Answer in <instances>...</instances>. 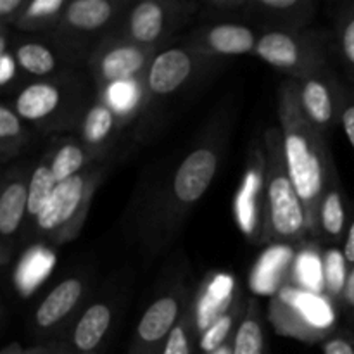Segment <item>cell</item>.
Instances as JSON below:
<instances>
[{
  "label": "cell",
  "instance_id": "cell-1",
  "mask_svg": "<svg viewBox=\"0 0 354 354\" xmlns=\"http://www.w3.org/2000/svg\"><path fill=\"white\" fill-rule=\"evenodd\" d=\"M279 120L287 171L304 204L308 230L318 237V213L325 189L337 173L325 135L310 123L299 102L297 80H286L279 88Z\"/></svg>",
  "mask_w": 354,
  "mask_h": 354
},
{
  "label": "cell",
  "instance_id": "cell-2",
  "mask_svg": "<svg viewBox=\"0 0 354 354\" xmlns=\"http://www.w3.org/2000/svg\"><path fill=\"white\" fill-rule=\"evenodd\" d=\"M220 159V138L199 142L182 159L145 221V239L152 248L165 244L178 230L183 218L199 204L216 178Z\"/></svg>",
  "mask_w": 354,
  "mask_h": 354
},
{
  "label": "cell",
  "instance_id": "cell-3",
  "mask_svg": "<svg viewBox=\"0 0 354 354\" xmlns=\"http://www.w3.org/2000/svg\"><path fill=\"white\" fill-rule=\"evenodd\" d=\"M308 230L304 204L287 171L282 131L265 133V227L263 239L283 244L303 241Z\"/></svg>",
  "mask_w": 354,
  "mask_h": 354
},
{
  "label": "cell",
  "instance_id": "cell-4",
  "mask_svg": "<svg viewBox=\"0 0 354 354\" xmlns=\"http://www.w3.org/2000/svg\"><path fill=\"white\" fill-rule=\"evenodd\" d=\"M85 104V83L76 76L61 75L21 86L12 100V109L24 124L37 130L59 131L82 123Z\"/></svg>",
  "mask_w": 354,
  "mask_h": 354
},
{
  "label": "cell",
  "instance_id": "cell-5",
  "mask_svg": "<svg viewBox=\"0 0 354 354\" xmlns=\"http://www.w3.org/2000/svg\"><path fill=\"white\" fill-rule=\"evenodd\" d=\"M104 175L106 166L99 162L59 183L47 206L33 221L35 237L48 244H66L73 241L83 228L93 194Z\"/></svg>",
  "mask_w": 354,
  "mask_h": 354
},
{
  "label": "cell",
  "instance_id": "cell-6",
  "mask_svg": "<svg viewBox=\"0 0 354 354\" xmlns=\"http://www.w3.org/2000/svg\"><path fill=\"white\" fill-rule=\"evenodd\" d=\"M330 37L310 30H266L258 37L254 54L266 64L306 80L327 71Z\"/></svg>",
  "mask_w": 354,
  "mask_h": 354
},
{
  "label": "cell",
  "instance_id": "cell-7",
  "mask_svg": "<svg viewBox=\"0 0 354 354\" xmlns=\"http://www.w3.org/2000/svg\"><path fill=\"white\" fill-rule=\"evenodd\" d=\"M156 54V48L137 44L118 31L107 33L88 57L97 92L106 93L111 86L133 82L137 76L144 78Z\"/></svg>",
  "mask_w": 354,
  "mask_h": 354
},
{
  "label": "cell",
  "instance_id": "cell-8",
  "mask_svg": "<svg viewBox=\"0 0 354 354\" xmlns=\"http://www.w3.org/2000/svg\"><path fill=\"white\" fill-rule=\"evenodd\" d=\"M270 310L273 324L282 334L308 342L325 341L332 334L327 306L306 290L286 286L273 297Z\"/></svg>",
  "mask_w": 354,
  "mask_h": 354
},
{
  "label": "cell",
  "instance_id": "cell-9",
  "mask_svg": "<svg viewBox=\"0 0 354 354\" xmlns=\"http://www.w3.org/2000/svg\"><path fill=\"white\" fill-rule=\"evenodd\" d=\"M192 303V294L185 286L175 287L152 301L135 328L128 354H161L169 334Z\"/></svg>",
  "mask_w": 354,
  "mask_h": 354
},
{
  "label": "cell",
  "instance_id": "cell-10",
  "mask_svg": "<svg viewBox=\"0 0 354 354\" xmlns=\"http://www.w3.org/2000/svg\"><path fill=\"white\" fill-rule=\"evenodd\" d=\"M196 9L197 3L194 2L144 0L131 7L124 31H118V33L145 47L156 48L173 31L178 30Z\"/></svg>",
  "mask_w": 354,
  "mask_h": 354
},
{
  "label": "cell",
  "instance_id": "cell-11",
  "mask_svg": "<svg viewBox=\"0 0 354 354\" xmlns=\"http://www.w3.org/2000/svg\"><path fill=\"white\" fill-rule=\"evenodd\" d=\"M206 59V55L190 50L183 44L159 50L144 76L145 107L149 109L154 102H162L175 95L196 76Z\"/></svg>",
  "mask_w": 354,
  "mask_h": 354
},
{
  "label": "cell",
  "instance_id": "cell-12",
  "mask_svg": "<svg viewBox=\"0 0 354 354\" xmlns=\"http://www.w3.org/2000/svg\"><path fill=\"white\" fill-rule=\"evenodd\" d=\"M123 2L113 0H73L62 14L61 24L50 35L82 55H88L83 48V41L90 40L93 35L107 30L116 19Z\"/></svg>",
  "mask_w": 354,
  "mask_h": 354
},
{
  "label": "cell",
  "instance_id": "cell-13",
  "mask_svg": "<svg viewBox=\"0 0 354 354\" xmlns=\"http://www.w3.org/2000/svg\"><path fill=\"white\" fill-rule=\"evenodd\" d=\"M299 102L304 114L317 130L327 137L337 124L346 99V86L327 69L324 73L299 80Z\"/></svg>",
  "mask_w": 354,
  "mask_h": 354
},
{
  "label": "cell",
  "instance_id": "cell-14",
  "mask_svg": "<svg viewBox=\"0 0 354 354\" xmlns=\"http://www.w3.org/2000/svg\"><path fill=\"white\" fill-rule=\"evenodd\" d=\"M12 54L21 71L38 80L66 75V69L75 66L83 57L54 37L21 40L16 47L12 45Z\"/></svg>",
  "mask_w": 354,
  "mask_h": 354
},
{
  "label": "cell",
  "instance_id": "cell-15",
  "mask_svg": "<svg viewBox=\"0 0 354 354\" xmlns=\"http://www.w3.org/2000/svg\"><path fill=\"white\" fill-rule=\"evenodd\" d=\"M258 37L248 24L225 21L192 31L183 45L201 55H244L256 50Z\"/></svg>",
  "mask_w": 354,
  "mask_h": 354
},
{
  "label": "cell",
  "instance_id": "cell-16",
  "mask_svg": "<svg viewBox=\"0 0 354 354\" xmlns=\"http://www.w3.org/2000/svg\"><path fill=\"white\" fill-rule=\"evenodd\" d=\"M30 178L24 168H12L2 180L0 194V235H2V265L9 261L16 237L28 216Z\"/></svg>",
  "mask_w": 354,
  "mask_h": 354
},
{
  "label": "cell",
  "instance_id": "cell-17",
  "mask_svg": "<svg viewBox=\"0 0 354 354\" xmlns=\"http://www.w3.org/2000/svg\"><path fill=\"white\" fill-rule=\"evenodd\" d=\"M121 128V118L111 102L104 97L86 107L85 116L80 123V140L95 161H102L104 156L116 140Z\"/></svg>",
  "mask_w": 354,
  "mask_h": 354
},
{
  "label": "cell",
  "instance_id": "cell-18",
  "mask_svg": "<svg viewBox=\"0 0 354 354\" xmlns=\"http://www.w3.org/2000/svg\"><path fill=\"white\" fill-rule=\"evenodd\" d=\"M85 282L80 277H68L61 280L41 299L35 311V327L38 332H50L64 324L73 311L80 306L85 296Z\"/></svg>",
  "mask_w": 354,
  "mask_h": 354
},
{
  "label": "cell",
  "instance_id": "cell-19",
  "mask_svg": "<svg viewBox=\"0 0 354 354\" xmlns=\"http://www.w3.org/2000/svg\"><path fill=\"white\" fill-rule=\"evenodd\" d=\"M315 10L313 0H251L245 16L259 17L268 30H304Z\"/></svg>",
  "mask_w": 354,
  "mask_h": 354
},
{
  "label": "cell",
  "instance_id": "cell-20",
  "mask_svg": "<svg viewBox=\"0 0 354 354\" xmlns=\"http://www.w3.org/2000/svg\"><path fill=\"white\" fill-rule=\"evenodd\" d=\"M348 227L346 197L342 192L341 180L335 173L322 197L320 213H318V237H322L328 244H339L348 232Z\"/></svg>",
  "mask_w": 354,
  "mask_h": 354
},
{
  "label": "cell",
  "instance_id": "cell-21",
  "mask_svg": "<svg viewBox=\"0 0 354 354\" xmlns=\"http://www.w3.org/2000/svg\"><path fill=\"white\" fill-rule=\"evenodd\" d=\"M113 322V310L107 303H93L86 308L73 328L71 344L78 353H92L102 344Z\"/></svg>",
  "mask_w": 354,
  "mask_h": 354
},
{
  "label": "cell",
  "instance_id": "cell-22",
  "mask_svg": "<svg viewBox=\"0 0 354 354\" xmlns=\"http://www.w3.org/2000/svg\"><path fill=\"white\" fill-rule=\"evenodd\" d=\"M48 158H50V168L57 183L80 175L90 166L99 165V161H95L88 154L82 140L75 137H68L59 142L54 151L48 152Z\"/></svg>",
  "mask_w": 354,
  "mask_h": 354
},
{
  "label": "cell",
  "instance_id": "cell-23",
  "mask_svg": "<svg viewBox=\"0 0 354 354\" xmlns=\"http://www.w3.org/2000/svg\"><path fill=\"white\" fill-rule=\"evenodd\" d=\"M69 2L66 0H33L28 2L14 28L28 33H47L50 37L59 28Z\"/></svg>",
  "mask_w": 354,
  "mask_h": 354
},
{
  "label": "cell",
  "instance_id": "cell-24",
  "mask_svg": "<svg viewBox=\"0 0 354 354\" xmlns=\"http://www.w3.org/2000/svg\"><path fill=\"white\" fill-rule=\"evenodd\" d=\"M30 140V130L12 107L7 104L0 106V158L7 165L12 158L21 154Z\"/></svg>",
  "mask_w": 354,
  "mask_h": 354
},
{
  "label": "cell",
  "instance_id": "cell-25",
  "mask_svg": "<svg viewBox=\"0 0 354 354\" xmlns=\"http://www.w3.org/2000/svg\"><path fill=\"white\" fill-rule=\"evenodd\" d=\"M234 354H265V330L256 301H251L234 335Z\"/></svg>",
  "mask_w": 354,
  "mask_h": 354
},
{
  "label": "cell",
  "instance_id": "cell-26",
  "mask_svg": "<svg viewBox=\"0 0 354 354\" xmlns=\"http://www.w3.org/2000/svg\"><path fill=\"white\" fill-rule=\"evenodd\" d=\"M57 185L59 183L50 168V158L45 154L30 178V190H28V218L30 220H37Z\"/></svg>",
  "mask_w": 354,
  "mask_h": 354
},
{
  "label": "cell",
  "instance_id": "cell-27",
  "mask_svg": "<svg viewBox=\"0 0 354 354\" xmlns=\"http://www.w3.org/2000/svg\"><path fill=\"white\" fill-rule=\"evenodd\" d=\"M239 317H244L242 308L239 306L237 301H232L223 313L218 315L199 335V348L204 354L214 351V349L221 348L225 342L230 341L234 337V325L239 320Z\"/></svg>",
  "mask_w": 354,
  "mask_h": 354
},
{
  "label": "cell",
  "instance_id": "cell-28",
  "mask_svg": "<svg viewBox=\"0 0 354 354\" xmlns=\"http://www.w3.org/2000/svg\"><path fill=\"white\" fill-rule=\"evenodd\" d=\"M334 48L354 82V2L341 9L335 19Z\"/></svg>",
  "mask_w": 354,
  "mask_h": 354
},
{
  "label": "cell",
  "instance_id": "cell-29",
  "mask_svg": "<svg viewBox=\"0 0 354 354\" xmlns=\"http://www.w3.org/2000/svg\"><path fill=\"white\" fill-rule=\"evenodd\" d=\"M197 308L196 304H190L176 327L169 334L161 354H192L194 341L197 339Z\"/></svg>",
  "mask_w": 354,
  "mask_h": 354
},
{
  "label": "cell",
  "instance_id": "cell-30",
  "mask_svg": "<svg viewBox=\"0 0 354 354\" xmlns=\"http://www.w3.org/2000/svg\"><path fill=\"white\" fill-rule=\"evenodd\" d=\"M348 272L349 268L348 265H346L342 251H337L335 248H332L330 251L325 254L324 259V287L325 292L328 294V297L339 301V303H341L342 292H344Z\"/></svg>",
  "mask_w": 354,
  "mask_h": 354
},
{
  "label": "cell",
  "instance_id": "cell-31",
  "mask_svg": "<svg viewBox=\"0 0 354 354\" xmlns=\"http://www.w3.org/2000/svg\"><path fill=\"white\" fill-rule=\"evenodd\" d=\"M17 66L12 52L7 48V28H2V40H0V85L7 88L17 78Z\"/></svg>",
  "mask_w": 354,
  "mask_h": 354
},
{
  "label": "cell",
  "instance_id": "cell-32",
  "mask_svg": "<svg viewBox=\"0 0 354 354\" xmlns=\"http://www.w3.org/2000/svg\"><path fill=\"white\" fill-rule=\"evenodd\" d=\"M324 354H354V334L348 330L332 332L322 342Z\"/></svg>",
  "mask_w": 354,
  "mask_h": 354
},
{
  "label": "cell",
  "instance_id": "cell-33",
  "mask_svg": "<svg viewBox=\"0 0 354 354\" xmlns=\"http://www.w3.org/2000/svg\"><path fill=\"white\" fill-rule=\"evenodd\" d=\"M341 127L354 149V86H346V99L341 113Z\"/></svg>",
  "mask_w": 354,
  "mask_h": 354
},
{
  "label": "cell",
  "instance_id": "cell-34",
  "mask_svg": "<svg viewBox=\"0 0 354 354\" xmlns=\"http://www.w3.org/2000/svg\"><path fill=\"white\" fill-rule=\"evenodd\" d=\"M28 2L24 0H0V19H2V28L14 26L17 17L21 16L23 9Z\"/></svg>",
  "mask_w": 354,
  "mask_h": 354
},
{
  "label": "cell",
  "instance_id": "cell-35",
  "mask_svg": "<svg viewBox=\"0 0 354 354\" xmlns=\"http://www.w3.org/2000/svg\"><path fill=\"white\" fill-rule=\"evenodd\" d=\"M249 2L251 0H211V2L203 3L206 9H213L214 12L221 14H232V12H242L245 14L248 10Z\"/></svg>",
  "mask_w": 354,
  "mask_h": 354
},
{
  "label": "cell",
  "instance_id": "cell-36",
  "mask_svg": "<svg viewBox=\"0 0 354 354\" xmlns=\"http://www.w3.org/2000/svg\"><path fill=\"white\" fill-rule=\"evenodd\" d=\"M341 304L344 306L346 313L354 320V266L349 268L348 272V279H346V286H344V292H342L341 297Z\"/></svg>",
  "mask_w": 354,
  "mask_h": 354
},
{
  "label": "cell",
  "instance_id": "cell-37",
  "mask_svg": "<svg viewBox=\"0 0 354 354\" xmlns=\"http://www.w3.org/2000/svg\"><path fill=\"white\" fill-rule=\"evenodd\" d=\"M342 256H344L348 268H353L354 266V214L351 221H349L348 232H346L344 245H342Z\"/></svg>",
  "mask_w": 354,
  "mask_h": 354
},
{
  "label": "cell",
  "instance_id": "cell-38",
  "mask_svg": "<svg viewBox=\"0 0 354 354\" xmlns=\"http://www.w3.org/2000/svg\"><path fill=\"white\" fill-rule=\"evenodd\" d=\"M207 354H234V337H232L228 342H225V344L221 346V348L214 349V351H211V353H207Z\"/></svg>",
  "mask_w": 354,
  "mask_h": 354
},
{
  "label": "cell",
  "instance_id": "cell-39",
  "mask_svg": "<svg viewBox=\"0 0 354 354\" xmlns=\"http://www.w3.org/2000/svg\"><path fill=\"white\" fill-rule=\"evenodd\" d=\"M2 354H24V351L17 344H10L9 348L3 349Z\"/></svg>",
  "mask_w": 354,
  "mask_h": 354
}]
</instances>
